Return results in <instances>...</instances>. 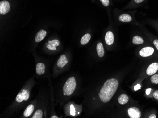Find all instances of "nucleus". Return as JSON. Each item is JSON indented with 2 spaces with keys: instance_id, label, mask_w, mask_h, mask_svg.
Listing matches in <instances>:
<instances>
[{
  "instance_id": "f257e3e1",
  "label": "nucleus",
  "mask_w": 158,
  "mask_h": 118,
  "mask_svg": "<svg viewBox=\"0 0 158 118\" xmlns=\"http://www.w3.org/2000/svg\"><path fill=\"white\" fill-rule=\"evenodd\" d=\"M118 86V81L114 78L106 81L98 94L100 100L105 103L109 102L116 93Z\"/></svg>"
},
{
  "instance_id": "f03ea898",
  "label": "nucleus",
  "mask_w": 158,
  "mask_h": 118,
  "mask_svg": "<svg viewBox=\"0 0 158 118\" xmlns=\"http://www.w3.org/2000/svg\"><path fill=\"white\" fill-rule=\"evenodd\" d=\"M76 87V79L74 77H71L67 79L63 88V95L64 96H70L75 91Z\"/></svg>"
},
{
  "instance_id": "7ed1b4c3",
  "label": "nucleus",
  "mask_w": 158,
  "mask_h": 118,
  "mask_svg": "<svg viewBox=\"0 0 158 118\" xmlns=\"http://www.w3.org/2000/svg\"><path fill=\"white\" fill-rule=\"evenodd\" d=\"M156 48L155 47L150 46H146L142 48L139 51V55L143 58H147L152 57L155 54Z\"/></svg>"
},
{
  "instance_id": "20e7f679",
  "label": "nucleus",
  "mask_w": 158,
  "mask_h": 118,
  "mask_svg": "<svg viewBox=\"0 0 158 118\" xmlns=\"http://www.w3.org/2000/svg\"><path fill=\"white\" fill-rule=\"evenodd\" d=\"M30 97V92L28 90L23 89L16 97V101L17 103H22L23 101H26L28 100Z\"/></svg>"
},
{
  "instance_id": "39448f33",
  "label": "nucleus",
  "mask_w": 158,
  "mask_h": 118,
  "mask_svg": "<svg viewBox=\"0 0 158 118\" xmlns=\"http://www.w3.org/2000/svg\"><path fill=\"white\" fill-rule=\"evenodd\" d=\"M148 0H131V1L127 3L124 9H134L139 7L143 6L147 2Z\"/></svg>"
},
{
  "instance_id": "423d86ee",
  "label": "nucleus",
  "mask_w": 158,
  "mask_h": 118,
  "mask_svg": "<svg viewBox=\"0 0 158 118\" xmlns=\"http://www.w3.org/2000/svg\"><path fill=\"white\" fill-rule=\"evenodd\" d=\"M127 112L131 118H140L142 115L140 109L136 107H130L128 109Z\"/></svg>"
},
{
  "instance_id": "0eeeda50",
  "label": "nucleus",
  "mask_w": 158,
  "mask_h": 118,
  "mask_svg": "<svg viewBox=\"0 0 158 118\" xmlns=\"http://www.w3.org/2000/svg\"><path fill=\"white\" fill-rule=\"evenodd\" d=\"M158 71V62H154L149 65L146 70V75L152 76L156 74Z\"/></svg>"
},
{
  "instance_id": "6e6552de",
  "label": "nucleus",
  "mask_w": 158,
  "mask_h": 118,
  "mask_svg": "<svg viewBox=\"0 0 158 118\" xmlns=\"http://www.w3.org/2000/svg\"><path fill=\"white\" fill-rule=\"evenodd\" d=\"M10 10V5L7 1H2L0 2V14L6 15Z\"/></svg>"
},
{
  "instance_id": "1a4fd4ad",
  "label": "nucleus",
  "mask_w": 158,
  "mask_h": 118,
  "mask_svg": "<svg viewBox=\"0 0 158 118\" xmlns=\"http://www.w3.org/2000/svg\"><path fill=\"white\" fill-rule=\"evenodd\" d=\"M105 40L106 44L107 45L111 46L113 45L114 42V35L112 32L109 31L106 32L105 36Z\"/></svg>"
},
{
  "instance_id": "9d476101",
  "label": "nucleus",
  "mask_w": 158,
  "mask_h": 118,
  "mask_svg": "<svg viewBox=\"0 0 158 118\" xmlns=\"http://www.w3.org/2000/svg\"><path fill=\"white\" fill-rule=\"evenodd\" d=\"M118 20L119 21L123 23L131 22L133 20L132 16L127 13L122 14L119 16Z\"/></svg>"
},
{
  "instance_id": "9b49d317",
  "label": "nucleus",
  "mask_w": 158,
  "mask_h": 118,
  "mask_svg": "<svg viewBox=\"0 0 158 118\" xmlns=\"http://www.w3.org/2000/svg\"><path fill=\"white\" fill-rule=\"evenodd\" d=\"M68 62V59H67L65 55H62L58 59V61H57V67H58L62 68L64 67L67 65Z\"/></svg>"
},
{
  "instance_id": "f8f14e48",
  "label": "nucleus",
  "mask_w": 158,
  "mask_h": 118,
  "mask_svg": "<svg viewBox=\"0 0 158 118\" xmlns=\"http://www.w3.org/2000/svg\"><path fill=\"white\" fill-rule=\"evenodd\" d=\"M45 70H46V67L44 63L41 62L38 63L35 67V70H36V73L38 75L44 74L45 73Z\"/></svg>"
},
{
  "instance_id": "ddd939ff",
  "label": "nucleus",
  "mask_w": 158,
  "mask_h": 118,
  "mask_svg": "<svg viewBox=\"0 0 158 118\" xmlns=\"http://www.w3.org/2000/svg\"><path fill=\"white\" fill-rule=\"evenodd\" d=\"M46 35H47V32L46 31L44 30H40L35 36V42H37V43L40 42L45 38Z\"/></svg>"
},
{
  "instance_id": "4468645a",
  "label": "nucleus",
  "mask_w": 158,
  "mask_h": 118,
  "mask_svg": "<svg viewBox=\"0 0 158 118\" xmlns=\"http://www.w3.org/2000/svg\"><path fill=\"white\" fill-rule=\"evenodd\" d=\"M132 43L134 44L140 45L143 44L145 43L144 38L140 36H135L133 37Z\"/></svg>"
},
{
  "instance_id": "2eb2a0df",
  "label": "nucleus",
  "mask_w": 158,
  "mask_h": 118,
  "mask_svg": "<svg viewBox=\"0 0 158 118\" xmlns=\"http://www.w3.org/2000/svg\"><path fill=\"white\" fill-rule=\"evenodd\" d=\"M97 52L98 55L100 58H103L104 56L105 51L103 46L102 43H98L96 47Z\"/></svg>"
},
{
  "instance_id": "dca6fc26",
  "label": "nucleus",
  "mask_w": 158,
  "mask_h": 118,
  "mask_svg": "<svg viewBox=\"0 0 158 118\" xmlns=\"http://www.w3.org/2000/svg\"><path fill=\"white\" fill-rule=\"evenodd\" d=\"M34 110V105L33 104H30L25 110L23 113L24 116L25 117H30L33 112Z\"/></svg>"
},
{
  "instance_id": "f3484780",
  "label": "nucleus",
  "mask_w": 158,
  "mask_h": 118,
  "mask_svg": "<svg viewBox=\"0 0 158 118\" xmlns=\"http://www.w3.org/2000/svg\"><path fill=\"white\" fill-rule=\"evenodd\" d=\"M145 33H146V35L148 36L149 38L150 39V40H151V42L152 43L154 47L156 48V50H157V51H158V39L152 36V34L147 33L146 32Z\"/></svg>"
},
{
  "instance_id": "a211bd4d",
  "label": "nucleus",
  "mask_w": 158,
  "mask_h": 118,
  "mask_svg": "<svg viewBox=\"0 0 158 118\" xmlns=\"http://www.w3.org/2000/svg\"><path fill=\"white\" fill-rule=\"evenodd\" d=\"M129 101V97L126 94H122L119 97L118 101L121 105H125Z\"/></svg>"
},
{
  "instance_id": "6ab92c4d",
  "label": "nucleus",
  "mask_w": 158,
  "mask_h": 118,
  "mask_svg": "<svg viewBox=\"0 0 158 118\" xmlns=\"http://www.w3.org/2000/svg\"><path fill=\"white\" fill-rule=\"evenodd\" d=\"M91 39V35L89 33H86L82 36L81 40V44L82 45H86L89 42Z\"/></svg>"
},
{
  "instance_id": "aec40b11",
  "label": "nucleus",
  "mask_w": 158,
  "mask_h": 118,
  "mask_svg": "<svg viewBox=\"0 0 158 118\" xmlns=\"http://www.w3.org/2000/svg\"><path fill=\"white\" fill-rule=\"evenodd\" d=\"M150 81L153 84H158V74H154L151 76Z\"/></svg>"
},
{
  "instance_id": "412c9836",
  "label": "nucleus",
  "mask_w": 158,
  "mask_h": 118,
  "mask_svg": "<svg viewBox=\"0 0 158 118\" xmlns=\"http://www.w3.org/2000/svg\"><path fill=\"white\" fill-rule=\"evenodd\" d=\"M43 112L41 110H38L35 111L32 116V118H42L43 117Z\"/></svg>"
},
{
  "instance_id": "4be33fe9",
  "label": "nucleus",
  "mask_w": 158,
  "mask_h": 118,
  "mask_svg": "<svg viewBox=\"0 0 158 118\" xmlns=\"http://www.w3.org/2000/svg\"><path fill=\"white\" fill-rule=\"evenodd\" d=\"M48 44H51V45L54 47H57L60 45V41L58 40L55 39L54 40H51V41L49 40L48 41Z\"/></svg>"
},
{
  "instance_id": "5701e85b",
  "label": "nucleus",
  "mask_w": 158,
  "mask_h": 118,
  "mask_svg": "<svg viewBox=\"0 0 158 118\" xmlns=\"http://www.w3.org/2000/svg\"><path fill=\"white\" fill-rule=\"evenodd\" d=\"M100 2H102V4H103L105 7H108L110 6V0H100Z\"/></svg>"
},
{
  "instance_id": "b1692460",
  "label": "nucleus",
  "mask_w": 158,
  "mask_h": 118,
  "mask_svg": "<svg viewBox=\"0 0 158 118\" xmlns=\"http://www.w3.org/2000/svg\"><path fill=\"white\" fill-rule=\"evenodd\" d=\"M47 47L48 50H51V51H56V47L53 46L51 45V44H49L47 45Z\"/></svg>"
},
{
  "instance_id": "393cba45",
  "label": "nucleus",
  "mask_w": 158,
  "mask_h": 118,
  "mask_svg": "<svg viewBox=\"0 0 158 118\" xmlns=\"http://www.w3.org/2000/svg\"><path fill=\"white\" fill-rule=\"evenodd\" d=\"M152 95H153V97H154V99L158 101V90L154 91Z\"/></svg>"
},
{
  "instance_id": "a878e982",
  "label": "nucleus",
  "mask_w": 158,
  "mask_h": 118,
  "mask_svg": "<svg viewBox=\"0 0 158 118\" xmlns=\"http://www.w3.org/2000/svg\"><path fill=\"white\" fill-rule=\"evenodd\" d=\"M140 89H141V85H140V84H137V85L135 86V87H134L135 91H136V90Z\"/></svg>"
},
{
  "instance_id": "bb28decb",
  "label": "nucleus",
  "mask_w": 158,
  "mask_h": 118,
  "mask_svg": "<svg viewBox=\"0 0 158 118\" xmlns=\"http://www.w3.org/2000/svg\"><path fill=\"white\" fill-rule=\"evenodd\" d=\"M152 24L154 25V27L156 28L158 30V21H153Z\"/></svg>"
},
{
  "instance_id": "cd10ccee",
  "label": "nucleus",
  "mask_w": 158,
  "mask_h": 118,
  "mask_svg": "<svg viewBox=\"0 0 158 118\" xmlns=\"http://www.w3.org/2000/svg\"><path fill=\"white\" fill-rule=\"evenodd\" d=\"M71 114H72V115H74V113H75V112H74V108H73V105H72V106H71Z\"/></svg>"
},
{
  "instance_id": "c85d7f7f",
  "label": "nucleus",
  "mask_w": 158,
  "mask_h": 118,
  "mask_svg": "<svg viewBox=\"0 0 158 118\" xmlns=\"http://www.w3.org/2000/svg\"><path fill=\"white\" fill-rule=\"evenodd\" d=\"M151 89H147V90H146V95H149V94H150V92H151Z\"/></svg>"
},
{
  "instance_id": "c756f323",
  "label": "nucleus",
  "mask_w": 158,
  "mask_h": 118,
  "mask_svg": "<svg viewBox=\"0 0 158 118\" xmlns=\"http://www.w3.org/2000/svg\"><path fill=\"white\" fill-rule=\"evenodd\" d=\"M149 118H157L156 115L155 114H151L149 116Z\"/></svg>"
},
{
  "instance_id": "7c9ffc66",
  "label": "nucleus",
  "mask_w": 158,
  "mask_h": 118,
  "mask_svg": "<svg viewBox=\"0 0 158 118\" xmlns=\"http://www.w3.org/2000/svg\"><path fill=\"white\" fill-rule=\"evenodd\" d=\"M51 118H58L59 117H57V116H56V115H53V116H51Z\"/></svg>"
}]
</instances>
